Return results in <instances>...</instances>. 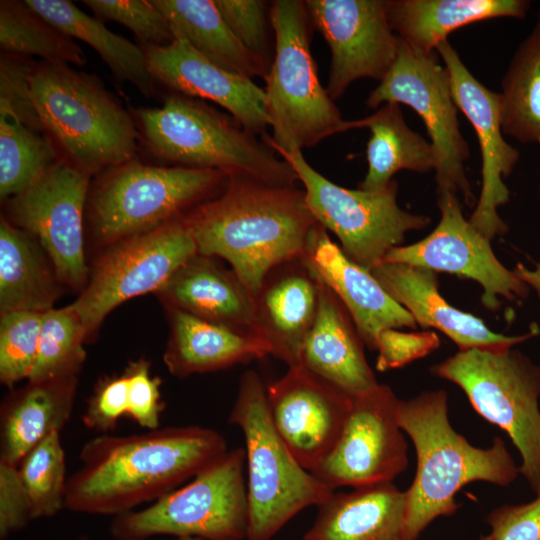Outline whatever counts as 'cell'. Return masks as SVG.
<instances>
[{"label":"cell","mask_w":540,"mask_h":540,"mask_svg":"<svg viewBox=\"0 0 540 540\" xmlns=\"http://www.w3.org/2000/svg\"><path fill=\"white\" fill-rule=\"evenodd\" d=\"M319 307L301 351L300 364L354 397L379 383L364 354V341L349 312L319 278Z\"/></svg>","instance_id":"cell-24"},{"label":"cell","mask_w":540,"mask_h":540,"mask_svg":"<svg viewBox=\"0 0 540 540\" xmlns=\"http://www.w3.org/2000/svg\"><path fill=\"white\" fill-rule=\"evenodd\" d=\"M168 20L172 34L184 37L215 65L252 79L266 72L234 35L215 0H151Z\"/></svg>","instance_id":"cell-31"},{"label":"cell","mask_w":540,"mask_h":540,"mask_svg":"<svg viewBox=\"0 0 540 540\" xmlns=\"http://www.w3.org/2000/svg\"><path fill=\"white\" fill-rule=\"evenodd\" d=\"M58 295L51 270L28 234L1 218L0 311L44 313Z\"/></svg>","instance_id":"cell-33"},{"label":"cell","mask_w":540,"mask_h":540,"mask_svg":"<svg viewBox=\"0 0 540 540\" xmlns=\"http://www.w3.org/2000/svg\"><path fill=\"white\" fill-rule=\"evenodd\" d=\"M319 289V277L302 256L269 270L254 296V335L288 368L300 364L318 312Z\"/></svg>","instance_id":"cell-21"},{"label":"cell","mask_w":540,"mask_h":540,"mask_svg":"<svg viewBox=\"0 0 540 540\" xmlns=\"http://www.w3.org/2000/svg\"><path fill=\"white\" fill-rule=\"evenodd\" d=\"M133 114L148 149L174 166L278 185L299 181L262 138L201 100L173 93L161 107L137 108Z\"/></svg>","instance_id":"cell-5"},{"label":"cell","mask_w":540,"mask_h":540,"mask_svg":"<svg viewBox=\"0 0 540 540\" xmlns=\"http://www.w3.org/2000/svg\"><path fill=\"white\" fill-rule=\"evenodd\" d=\"M229 422L242 430L245 441L247 540H270L295 515L318 507L334 492L300 465L278 434L256 371L242 374Z\"/></svg>","instance_id":"cell-6"},{"label":"cell","mask_w":540,"mask_h":540,"mask_svg":"<svg viewBox=\"0 0 540 540\" xmlns=\"http://www.w3.org/2000/svg\"><path fill=\"white\" fill-rule=\"evenodd\" d=\"M271 420L300 465L312 472L335 447L353 397L302 365L266 386Z\"/></svg>","instance_id":"cell-18"},{"label":"cell","mask_w":540,"mask_h":540,"mask_svg":"<svg viewBox=\"0 0 540 540\" xmlns=\"http://www.w3.org/2000/svg\"><path fill=\"white\" fill-rule=\"evenodd\" d=\"M125 370L128 374L127 416L146 430L159 428L164 409L161 380L151 376L150 363L144 358L131 362Z\"/></svg>","instance_id":"cell-44"},{"label":"cell","mask_w":540,"mask_h":540,"mask_svg":"<svg viewBox=\"0 0 540 540\" xmlns=\"http://www.w3.org/2000/svg\"><path fill=\"white\" fill-rule=\"evenodd\" d=\"M32 519L18 466L0 460V539L23 529Z\"/></svg>","instance_id":"cell-46"},{"label":"cell","mask_w":540,"mask_h":540,"mask_svg":"<svg viewBox=\"0 0 540 540\" xmlns=\"http://www.w3.org/2000/svg\"><path fill=\"white\" fill-rule=\"evenodd\" d=\"M529 7L526 0H387L395 34L424 54L463 26L501 17L524 19Z\"/></svg>","instance_id":"cell-29"},{"label":"cell","mask_w":540,"mask_h":540,"mask_svg":"<svg viewBox=\"0 0 540 540\" xmlns=\"http://www.w3.org/2000/svg\"><path fill=\"white\" fill-rule=\"evenodd\" d=\"M0 47L2 53L38 56L52 64L83 66L86 63L81 47L25 1L0 2Z\"/></svg>","instance_id":"cell-35"},{"label":"cell","mask_w":540,"mask_h":540,"mask_svg":"<svg viewBox=\"0 0 540 540\" xmlns=\"http://www.w3.org/2000/svg\"><path fill=\"white\" fill-rule=\"evenodd\" d=\"M480 540H493V539H492L491 535H488V536H482L480 538Z\"/></svg>","instance_id":"cell-50"},{"label":"cell","mask_w":540,"mask_h":540,"mask_svg":"<svg viewBox=\"0 0 540 540\" xmlns=\"http://www.w3.org/2000/svg\"><path fill=\"white\" fill-rule=\"evenodd\" d=\"M304 256L343 303L370 350H375L377 339L385 330L417 327L413 316L384 290L370 270L349 259L320 224L314 229Z\"/></svg>","instance_id":"cell-23"},{"label":"cell","mask_w":540,"mask_h":540,"mask_svg":"<svg viewBox=\"0 0 540 540\" xmlns=\"http://www.w3.org/2000/svg\"><path fill=\"white\" fill-rule=\"evenodd\" d=\"M435 51L449 74L455 103L478 137L482 187L469 221L491 241L508 230L498 215V208L510 198L503 178L512 173L520 153L503 138L499 93L491 91L473 76L448 39L440 42Z\"/></svg>","instance_id":"cell-19"},{"label":"cell","mask_w":540,"mask_h":540,"mask_svg":"<svg viewBox=\"0 0 540 540\" xmlns=\"http://www.w3.org/2000/svg\"><path fill=\"white\" fill-rule=\"evenodd\" d=\"M221 15L234 35L268 74L275 39L269 32L270 5L262 0H215Z\"/></svg>","instance_id":"cell-40"},{"label":"cell","mask_w":540,"mask_h":540,"mask_svg":"<svg viewBox=\"0 0 540 540\" xmlns=\"http://www.w3.org/2000/svg\"><path fill=\"white\" fill-rule=\"evenodd\" d=\"M269 146L297 174L316 221L338 238L349 259L368 270L381 263L392 248L401 246L407 232L430 223L427 216L398 206L395 180L380 191L348 189L316 171L302 151Z\"/></svg>","instance_id":"cell-11"},{"label":"cell","mask_w":540,"mask_h":540,"mask_svg":"<svg viewBox=\"0 0 540 540\" xmlns=\"http://www.w3.org/2000/svg\"><path fill=\"white\" fill-rule=\"evenodd\" d=\"M32 67L33 64L23 56L1 54L0 112L14 116L38 133H45L30 92L29 75Z\"/></svg>","instance_id":"cell-42"},{"label":"cell","mask_w":540,"mask_h":540,"mask_svg":"<svg viewBox=\"0 0 540 540\" xmlns=\"http://www.w3.org/2000/svg\"><path fill=\"white\" fill-rule=\"evenodd\" d=\"M501 88L503 134L540 145V18L515 51Z\"/></svg>","instance_id":"cell-34"},{"label":"cell","mask_w":540,"mask_h":540,"mask_svg":"<svg viewBox=\"0 0 540 540\" xmlns=\"http://www.w3.org/2000/svg\"><path fill=\"white\" fill-rule=\"evenodd\" d=\"M488 523L493 540H540V495L525 504L495 509Z\"/></svg>","instance_id":"cell-47"},{"label":"cell","mask_w":540,"mask_h":540,"mask_svg":"<svg viewBox=\"0 0 540 540\" xmlns=\"http://www.w3.org/2000/svg\"><path fill=\"white\" fill-rule=\"evenodd\" d=\"M398 404L384 384L354 396L335 447L311 473L332 490L393 481L408 466Z\"/></svg>","instance_id":"cell-15"},{"label":"cell","mask_w":540,"mask_h":540,"mask_svg":"<svg viewBox=\"0 0 540 540\" xmlns=\"http://www.w3.org/2000/svg\"><path fill=\"white\" fill-rule=\"evenodd\" d=\"M90 176L60 158L8 205L10 219L37 237L58 279L75 290L87 285L83 211Z\"/></svg>","instance_id":"cell-14"},{"label":"cell","mask_w":540,"mask_h":540,"mask_svg":"<svg viewBox=\"0 0 540 540\" xmlns=\"http://www.w3.org/2000/svg\"><path fill=\"white\" fill-rule=\"evenodd\" d=\"M311 24L331 52L327 92L335 101L354 81L387 75L399 51L387 0H306Z\"/></svg>","instance_id":"cell-17"},{"label":"cell","mask_w":540,"mask_h":540,"mask_svg":"<svg viewBox=\"0 0 540 540\" xmlns=\"http://www.w3.org/2000/svg\"><path fill=\"white\" fill-rule=\"evenodd\" d=\"M128 410V374L101 378L82 414L83 425L93 431L107 434L113 431L119 419L127 415Z\"/></svg>","instance_id":"cell-43"},{"label":"cell","mask_w":540,"mask_h":540,"mask_svg":"<svg viewBox=\"0 0 540 540\" xmlns=\"http://www.w3.org/2000/svg\"><path fill=\"white\" fill-rule=\"evenodd\" d=\"M169 309L170 337L163 361L174 376L214 372L270 355L267 345L258 337Z\"/></svg>","instance_id":"cell-28"},{"label":"cell","mask_w":540,"mask_h":540,"mask_svg":"<svg viewBox=\"0 0 540 540\" xmlns=\"http://www.w3.org/2000/svg\"><path fill=\"white\" fill-rule=\"evenodd\" d=\"M397 418L417 454L416 474L405 491L402 540H415L435 518L454 514L458 508L455 495L466 484L485 481L504 487L519 474L500 437L493 439L491 447L482 449L452 428L444 390L399 400Z\"/></svg>","instance_id":"cell-3"},{"label":"cell","mask_w":540,"mask_h":540,"mask_svg":"<svg viewBox=\"0 0 540 540\" xmlns=\"http://www.w3.org/2000/svg\"><path fill=\"white\" fill-rule=\"evenodd\" d=\"M106 172L91 197L90 218L96 237L108 244L186 214L220 192L228 180L216 170L134 161Z\"/></svg>","instance_id":"cell-10"},{"label":"cell","mask_w":540,"mask_h":540,"mask_svg":"<svg viewBox=\"0 0 540 540\" xmlns=\"http://www.w3.org/2000/svg\"><path fill=\"white\" fill-rule=\"evenodd\" d=\"M245 449L228 450L181 488L148 507L115 516V540H148L154 536L200 540L247 538L249 506L244 477Z\"/></svg>","instance_id":"cell-8"},{"label":"cell","mask_w":540,"mask_h":540,"mask_svg":"<svg viewBox=\"0 0 540 540\" xmlns=\"http://www.w3.org/2000/svg\"><path fill=\"white\" fill-rule=\"evenodd\" d=\"M355 128H368L371 133L366 150L368 169L359 189L383 190L400 170L418 173L435 170L432 144L409 128L400 104L385 103L368 117L344 121L339 133Z\"/></svg>","instance_id":"cell-30"},{"label":"cell","mask_w":540,"mask_h":540,"mask_svg":"<svg viewBox=\"0 0 540 540\" xmlns=\"http://www.w3.org/2000/svg\"><path fill=\"white\" fill-rule=\"evenodd\" d=\"M228 451L216 430L168 426L141 434H102L79 453L80 467L67 480L64 508L118 516L177 489Z\"/></svg>","instance_id":"cell-1"},{"label":"cell","mask_w":540,"mask_h":540,"mask_svg":"<svg viewBox=\"0 0 540 540\" xmlns=\"http://www.w3.org/2000/svg\"><path fill=\"white\" fill-rule=\"evenodd\" d=\"M43 313L13 311L1 315L0 381L11 388L28 379L36 363Z\"/></svg>","instance_id":"cell-39"},{"label":"cell","mask_w":540,"mask_h":540,"mask_svg":"<svg viewBox=\"0 0 540 540\" xmlns=\"http://www.w3.org/2000/svg\"><path fill=\"white\" fill-rule=\"evenodd\" d=\"M185 216L198 253L227 261L253 296L269 270L304 256L319 224L296 184L246 177H228Z\"/></svg>","instance_id":"cell-2"},{"label":"cell","mask_w":540,"mask_h":540,"mask_svg":"<svg viewBox=\"0 0 540 540\" xmlns=\"http://www.w3.org/2000/svg\"><path fill=\"white\" fill-rule=\"evenodd\" d=\"M437 194L441 217L435 229L416 243L392 248L383 261L472 279L482 286L481 300L489 310L498 309L499 297L525 298L529 286L498 260L490 240L465 219L458 194Z\"/></svg>","instance_id":"cell-16"},{"label":"cell","mask_w":540,"mask_h":540,"mask_svg":"<svg viewBox=\"0 0 540 540\" xmlns=\"http://www.w3.org/2000/svg\"><path fill=\"white\" fill-rule=\"evenodd\" d=\"M513 271L540 298V264H536L534 268H527L524 264L517 263Z\"/></svg>","instance_id":"cell-48"},{"label":"cell","mask_w":540,"mask_h":540,"mask_svg":"<svg viewBox=\"0 0 540 540\" xmlns=\"http://www.w3.org/2000/svg\"><path fill=\"white\" fill-rule=\"evenodd\" d=\"M370 272L384 290L413 316L417 325L441 331L458 346L459 351L505 350L539 333L537 327L518 336L493 332L480 318L450 305L439 292L436 272L429 269L382 261Z\"/></svg>","instance_id":"cell-22"},{"label":"cell","mask_w":540,"mask_h":540,"mask_svg":"<svg viewBox=\"0 0 540 540\" xmlns=\"http://www.w3.org/2000/svg\"><path fill=\"white\" fill-rule=\"evenodd\" d=\"M406 494L392 481L332 493L304 540H402Z\"/></svg>","instance_id":"cell-26"},{"label":"cell","mask_w":540,"mask_h":540,"mask_svg":"<svg viewBox=\"0 0 540 540\" xmlns=\"http://www.w3.org/2000/svg\"><path fill=\"white\" fill-rule=\"evenodd\" d=\"M29 84L44 131L62 159L89 175L134 161L135 122L98 79L41 61L33 64Z\"/></svg>","instance_id":"cell-4"},{"label":"cell","mask_w":540,"mask_h":540,"mask_svg":"<svg viewBox=\"0 0 540 540\" xmlns=\"http://www.w3.org/2000/svg\"><path fill=\"white\" fill-rule=\"evenodd\" d=\"M430 370L458 385L479 415L509 435L521 455L519 474L540 495V366L511 347L458 351Z\"/></svg>","instance_id":"cell-9"},{"label":"cell","mask_w":540,"mask_h":540,"mask_svg":"<svg viewBox=\"0 0 540 540\" xmlns=\"http://www.w3.org/2000/svg\"><path fill=\"white\" fill-rule=\"evenodd\" d=\"M389 102L407 105L422 118L436 155L437 192L461 193L471 206L475 198L464 167L469 148L459 129L449 74L436 51L420 53L399 39L397 58L366 105L377 109Z\"/></svg>","instance_id":"cell-13"},{"label":"cell","mask_w":540,"mask_h":540,"mask_svg":"<svg viewBox=\"0 0 540 540\" xmlns=\"http://www.w3.org/2000/svg\"><path fill=\"white\" fill-rule=\"evenodd\" d=\"M270 21L275 52L264 91L273 134L262 139L286 151H302L339 133L345 120L319 80L305 2H271Z\"/></svg>","instance_id":"cell-7"},{"label":"cell","mask_w":540,"mask_h":540,"mask_svg":"<svg viewBox=\"0 0 540 540\" xmlns=\"http://www.w3.org/2000/svg\"><path fill=\"white\" fill-rule=\"evenodd\" d=\"M77 375H68L11 392L0 408V460L18 466L24 456L69 421L77 393Z\"/></svg>","instance_id":"cell-27"},{"label":"cell","mask_w":540,"mask_h":540,"mask_svg":"<svg viewBox=\"0 0 540 540\" xmlns=\"http://www.w3.org/2000/svg\"><path fill=\"white\" fill-rule=\"evenodd\" d=\"M83 3L99 20L120 23L140 39L143 46H162L173 39L163 13L146 0H85Z\"/></svg>","instance_id":"cell-41"},{"label":"cell","mask_w":540,"mask_h":540,"mask_svg":"<svg viewBox=\"0 0 540 540\" xmlns=\"http://www.w3.org/2000/svg\"><path fill=\"white\" fill-rule=\"evenodd\" d=\"M215 259L196 254L157 293L169 308L255 336L253 294L231 268Z\"/></svg>","instance_id":"cell-25"},{"label":"cell","mask_w":540,"mask_h":540,"mask_svg":"<svg viewBox=\"0 0 540 540\" xmlns=\"http://www.w3.org/2000/svg\"><path fill=\"white\" fill-rule=\"evenodd\" d=\"M60 159L54 142L14 116L0 112V196L11 198Z\"/></svg>","instance_id":"cell-36"},{"label":"cell","mask_w":540,"mask_h":540,"mask_svg":"<svg viewBox=\"0 0 540 540\" xmlns=\"http://www.w3.org/2000/svg\"><path fill=\"white\" fill-rule=\"evenodd\" d=\"M86 339L83 324L70 305L44 312L37 359L27 381L78 375L86 357Z\"/></svg>","instance_id":"cell-37"},{"label":"cell","mask_w":540,"mask_h":540,"mask_svg":"<svg viewBox=\"0 0 540 540\" xmlns=\"http://www.w3.org/2000/svg\"><path fill=\"white\" fill-rule=\"evenodd\" d=\"M196 254L197 244L185 214L151 231L113 243L96 263L81 295L70 305L87 337L121 303L158 292Z\"/></svg>","instance_id":"cell-12"},{"label":"cell","mask_w":540,"mask_h":540,"mask_svg":"<svg viewBox=\"0 0 540 540\" xmlns=\"http://www.w3.org/2000/svg\"><path fill=\"white\" fill-rule=\"evenodd\" d=\"M32 519L56 515L64 508L67 480L60 432H53L32 448L18 465Z\"/></svg>","instance_id":"cell-38"},{"label":"cell","mask_w":540,"mask_h":540,"mask_svg":"<svg viewBox=\"0 0 540 540\" xmlns=\"http://www.w3.org/2000/svg\"><path fill=\"white\" fill-rule=\"evenodd\" d=\"M143 49L153 80L176 93L213 101L248 132L260 138L267 134L265 91L252 79L215 65L178 34L166 45Z\"/></svg>","instance_id":"cell-20"},{"label":"cell","mask_w":540,"mask_h":540,"mask_svg":"<svg viewBox=\"0 0 540 540\" xmlns=\"http://www.w3.org/2000/svg\"><path fill=\"white\" fill-rule=\"evenodd\" d=\"M440 340L433 332H402L388 329L382 332L376 342L378 351L376 369L387 371L402 367L413 360L422 358L438 348Z\"/></svg>","instance_id":"cell-45"},{"label":"cell","mask_w":540,"mask_h":540,"mask_svg":"<svg viewBox=\"0 0 540 540\" xmlns=\"http://www.w3.org/2000/svg\"><path fill=\"white\" fill-rule=\"evenodd\" d=\"M80 540H91V539L88 538V537H86V536H82V537L80 538Z\"/></svg>","instance_id":"cell-51"},{"label":"cell","mask_w":540,"mask_h":540,"mask_svg":"<svg viewBox=\"0 0 540 540\" xmlns=\"http://www.w3.org/2000/svg\"><path fill=\"white\" fill-rule=\"evenodd\" d=\"M171 540H200L198 538H191V537H181V538H173Z\"/></svg>","instance_id":"cell-49"},{"label":"cell","mask_w":540,"mask_h":540,"mask_svg":"<svg viewBox=\"0 0 540 540\" xmlns=\"http://www.w3.org/2000/svg\"><path fill=\"white\" fill-rule=\"evenodd\" d=\"M46 21L70 38L90 45L111 69L115 77L134 84L149 95L152 81L144 49L110 31L101 20L92 17L65 0H25Z\"/></svg>","instance_id":"cell-32"}]
</instances>
